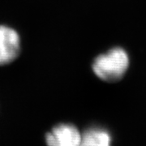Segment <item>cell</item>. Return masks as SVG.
Wrapping results in <instances>:
<instances>
[{
  "mask_svg": "<svg viewBox=\"0 0 146 146\" xmlns=\"http://www.w3.org/2000/svg\"><path fill=\"white\" fill-rule=\"evenodd\" d=\"M129 64L128 55L120 47H115L95 58L93 70L95 75L108 82L117 81L125 74Z\"/></svg>",
  "mask_w": 146,
  "mask_h": 146,
  "instance_id": "1",
  "label": "cell"
},
{
  "mask_svg": "<svg viewBox=\"0 0 146 146\" xmlns=\"http://www.w3.org/2000/svg\"><path fill=\"white\" fill-rule=\"evenodd\" d=\"M21 51V37L14 29L0 25V66L12 63Z\"/></svg>",
  "mask_w": 146,
  "mask_h": 146,
  "instance_id": "2",
  "label": "cell"
},
{
  "mask_svg": "<svg viewBox=\"0 0 146 146\" xmlns=\"http://www.w3.org/2000/svg\"><path fill=\"white\" fill-rule=\"evenodd\" d=\"M80 146H111V136L102 127H89L81 134Z\"/></svg>",
  "mask_w": 146,
  "mask_h": 146,
  "instance_id": "4",
  "label": "cell"
},
{
  "mask_svg": "<svg viewBox=\"0 0 146 146\" xmlns=\"http://www.w3.org/2000/svg\"><path fill=\"white\" fill-rule=\"evenodd\" d=\"M81 134L76 126L60 123L46 136L47 146H80Z\"/></svg>",
  "mask_w": 146,
  "mask_h": 146,
  "instance_id": "3",
  "label": "cell"
}]
</instances>
